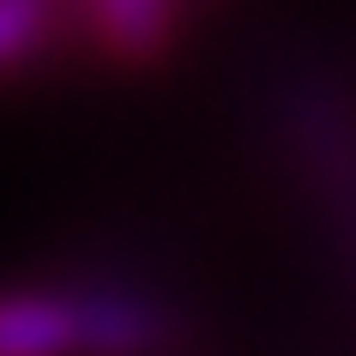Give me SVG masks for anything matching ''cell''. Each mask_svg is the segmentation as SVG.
Returning <instances> with one entry per match:
<instances>
[{"instance_id": "6da1fadb", "label": "cell", "mask_w": 356, "mask_h": 356, "mask_svg": "<svg viewBox=\"0 0 356 356\" xmlns=\"http://www.w3.org/2000/svg\"><path fill=\"white\" fill-rule=\"evenodd\" d=\"M272 127H278L290 169L308 188L314 224L332 248L344 284L356 290V121L344 97L314 73H290L272 91Z\"/></svg>"}]
</instances>
